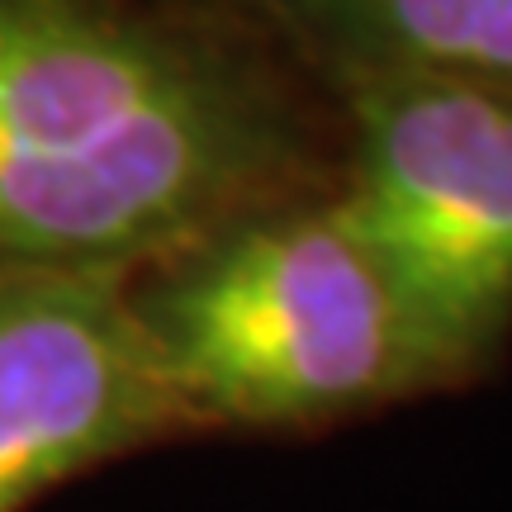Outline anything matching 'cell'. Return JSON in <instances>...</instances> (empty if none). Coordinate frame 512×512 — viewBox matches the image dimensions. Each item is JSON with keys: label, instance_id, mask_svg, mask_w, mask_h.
Wrapping results in <instances>:
<instances>
[{"label": "cell", "instance_id": "obj_1", "mask_svg": "<svg viewBox=\"0 0 512 512\" xmlns=\"http://www.w3.org/2000/svg\"><path fill=\"white\" fill-rule=\"evenodd\" d=\"M275 157L242 76L100 0H0V285L128 275L204 238Z\"/></svg>", "mask_w": 512, "mask_h": 512}, {"label": "cell", "instance_id": "obj_2", "mask_svg": "<svg viewBox=\"0 0 512 512\" xmlns=\"http://www.w3.org/2000/svg\"><path fill=\"white\" fill-rule=\"evenodd\" d=\"M138 309L185 418L309 422L422 384L399 309L332 204L228 233Z\"/></svg>", "mask_w": 512, "mask_h": 512}, {"label": "cell", "instance_id": "obj_3", "mask_svg": "<svg viewBox=\"0 0 512 512\" xmlns=\"http://www.w3.org/2000/svg\"><path fill=\"white\" fill-rule=\"evenodd\" d=\"M337 219L375 261L422 380L475 366L512 323V95L366 67Z\"/></svg>", "mask_w": 512, "mask_h": 512}, {"label": "cell", "instance_id": "obj_4", "mask_svg": "<svg viewBox=\"0 0 512 512\" xmlns=\"http://www.w3.org/2000/svg\"><path fill=\"white\" fill-rule=\"evenodd\" d=\"M181 418L124 275L0 285V512Z\"/></svg>", "mask_w": 512, "mask_h": 512}, {"label": "cell", "instance_id": "obj_5", "mask_svg": "<svg viewBox=\"0 0 512 512\" xmlns=\"http://www.w3.org/2000/svg\"><path fill=\"white\" fill-rule=\"evenodd\" d=\"M328 29L366 67L465 76L512 95V0H361Z\"/></svg>", "mask_w": 512, "mask_h": 512}, {"label": "cell", "instance_id": "obj_6", "mask_svg": "<svg viewBox=\"0 0 512 512\" xmlns=\"http://www.w3.org/2000/svg\"><path fill=\"white\" fill-rule=\"evenodd\" d=\"M313 10H318V19L328 24L332 15H342V10H351V5H361V0H309Z\"/></svg>", "mask_w": 512, "mask_h": 512}]
</instances>
